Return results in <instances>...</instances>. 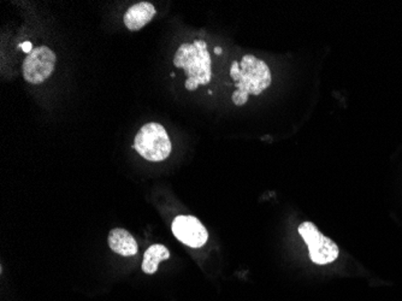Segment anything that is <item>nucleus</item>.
<instances>
[{
  "label": "nucleus",
  "instance_id": "nucleus-1",
  "mask_svg": "<svg viewBox=\"0 0 402 301\" xmlns=\"http://www.w3.org/2000/svg\"><path fill=\"white\" fill-rule=\"evenodd\" d=\"M230 76L238 88L231 96L234 104L238 106L246 104L248 96L261 94L273 81L268 64L252 54L243 56L240 63L234 61Z\"/></svg>",
  "mask_w": 402,
  "mask_h": 301
},
{
  "label": "nucleus",
  "instance_id": "nucleus-8",
  "mask_svg": "<svg viewBox=\"0 0 402 301\" xmlns=\"http://www.w3.org/2000/svg\"><path fill=\"white\" fill-rule=\"evenodd\" d=\"M108 246L117 254L123 257H131L138 254V244L129 232L122 228L113 229L108 234Z\"/></svg>",
  "mask_w": 402,
  "mask_h": 301
},
{
  "label": "nucleus",
  "instance_id": "nucleus-7",
  "mask_svg": "<svg viewBox=\"0 0 402 301\" xmlns=\"http://www.w3.org/2000/svg\"><path fill=\"white\" fill-rule=\"evenodd\" d=\"M156 8L148 1H141L138 4L130 6L123 18V22L127 28L131 31H140L148 23L151 22L152 18L156 16Z\"/></svg>",
  "mask_w": 402,
  "mask_h": 301
},
{
  "label": "nucleus",
  "instance_id": "nucleus-3",
  "mask_svg": "<svg viewBox=\"0 0 402 301\" xmlns=\"http://www.w3.org/2000/svg\"><path fill=\"white\" fill-rule=\"evenodd\" d=\"M134 149L150 162H161L169 157L173 145L165 128L159 123L145 124L135 136Z\"/></svg>",
  "mask_w": 402,
  "mask_h": 301
},
{
  "label": "nucleus",
  "instance_id": "nucleus-6",
  "mask_svg": "<svg viewBox=\"0 0 402 301\" xmlns=\"http://www.w3.org/2000/svg\"><path fill=\"white\" fill-rule=\"evenodd\" d=\"M173 233L182 244L193 249H199L208 239V230L194 216H178L173 219Z\"/></svg>",
  "mask_w": 402,
  "mask_h": 301
},
{
  "label": "nucleus",
  "instance_id": "nucleus-5",
  "mask_svg": "<svg viewBox=\"0 0 402 301\" xmlns=\"http://www.w3.org/2000/svg\"><path fill=\"white\" fill-rule=\"evenodd\" d=\"M57 57L48 46H40L31 51L23 61V78L31 85H40L52 75Z\"/></svg>",
  "mask_w": 402,
  "mask_h": 301
},
{
  "label": "nucleus",
  "instance_id": "nucleus-4",
  "mask_svg": "<svg viewBox=\"0 0 402 301\" xmlns=\"http://www.w3.org/2000/svg\"><path fill=\"white\" fill-rule=\"evenodd\" d=\"M299 234L306 242L312 262L318 265H325L338 259L340 251L338 244L323 235L318 230L316 224L303 222L299 227Z\"/></svg>",
  "mask_w": 402,
  "mask_h": 301
},
{
  "label": "nucleus",
  "instance_id": "nucleus-2",
  "mask_svg": "<svg viewBox=\"0 0 402 301\" xmlns=\"http://www.w3.org/2000/svg\"><path fill=\"white\" fill-rule=\"evenodd\" d=\"M173 66L185 69L188 76V91H195L199 86L211 82V56L203 40H195L193 44H182L173 57Z\"/></svg>",
  "mask_w": 402,
  "mask_h": 301
},
{
  "label": "nucleus",
  "instance_id": "nucleus-9",
  "mask_svg": "<svg viewBox=\"0 0 402 301\" xmlns=\"http://www.w3.org/2000/svg\"><path fill=\"white\" fill-rule=\"evenodd\" d=\"M169 249L163 244H152L145 252L143 260V271L145 274L152 275L158 270L160 262L169 259Z\"/></svg>",
  "mask_w": 402,
  "mask_h": 301
},
{
  "label": "nucleus",
  "instance_id": "nucleus-10",
  "mask_svg": "<svg viewBox=\"0 0 402 301\" xmlns=\"http://www.w3.org/2000/svg\"><path fill=\"white\" fill-rule=\"evenodd\" d=\"M21 47L24 50V52H31V43H24V44L21 45Z\"/></svg>",
  "mask_w": 402,
  "mask_h": 301
},
{
  "label": "nucleus",
  "instance_id": "nucleus-11",
  "mask_svg": "<svg viewBox=\"0 0 402 301\" xmlns=\"http://www.w3.org/2000/svg\"><path fill=\"white\" fill-rule=\"evenodd\" d=\"M215 53H216V54H221V53H222V48H221V47H216V48H215Z\"/></svg>",
  "mask_w": 402,
  "mask_h": 301
}]
</instances>
